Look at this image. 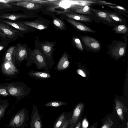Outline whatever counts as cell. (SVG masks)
Instances as JSON below:
<instances>
[{"mask_svg":"<svg viewBox=\"0 0 128 128\" xmlns=\"http://www.w3.org/2000/svg\"><path fill=\"white\" fill-rule=\"evenodd\" d=\"M28 110L24 108L18 112L10 120L8 126L12 128L27 127L29 117Z\"/></svg>","mask_w":128,"mask_h":128,"instance_id":"6da1fadb","label":"cell"},{"mask_svg":"<svg viewBox=\"0 0 128 128\" xmlns=\"http://www.w3.org/2000/svg\"><path fill=\"white\" fill-rule=\"evenodd\" d=\"M114 109L115 113H116L114 115L117 117L119 121L124 123L126 122L128 120V117L127 118L126 116V114H128V108L122 102L116 99L115 100Z\"/></svg>","mask_w":128,"mask_h":128,"instance_id":"7a4b0ae2","label":"cell"},{"mask_svg":"<svg viewBox=\"0 0 128 128\" xmlns=\"http://www.w3.org/2000/svg\"><path fill=\"white\" fill-rule=\"evenodd\" d=\"M84 107V104L83 102L79 103L75 106L69 123L70 128H74L79 119L82 117Z\"/></svg>","mask_w":128,"mask_h":128,"instance_id":"3957f363","label":"cell"},{"mask_svg":"<svg viewBox=\"0 0 128 128\" xmlns=\"http://www.w3.org/2000/svg\"><path fill=\"white\" fill-rule=\"evenodd\" d=\"M19 32L14 30L8 26L0 23V36L2 39L8 40H14Z\"/></svg>","mask_w":128,"mask_h":128,"instance_id":"277c9868","label":"cell"},{"mask_svg":"<svg viewBox=\"0 0 128 128\" xmlns=\"http://www.w3.org/2000/svg\"><path fill=\"white\" fill-rule=\"evenodd\" d=\"M30 128H42L41 117L37 106L33 104L30 123Z\"/></svg>","mask_w":128,"mask_h":128,"instance_id":"5b68a950","label":"cell"},{"mask_svg":"<svg viewBox=\"0 0 128 128\" xmlns=\"http://www.w3.org/2000/svg\"><path fill=\"white\" fill-rule=\"evenodd\" d=\"M119 121L113 113L108 114L101 120L102 125L100 128H115Z\"/></svg>","mask_w":128,"mask_h":128,"instance_id":"8992f818","label":"cell"},{"mask_svg":"<svg viewBox=\"0 0 128 128\" xmlns=\"http://www.w3.org/2000/svg\"><path fill=\"white\" fill-rule=\"evenodd\" d=\"M6 90L11 95L16 97H23L26 95L24 87L16 86L13 84L8 85L6 87Z\"/></svg>","mask_w":128,"mask_h":128,"instance_id":"52a82bcc","label":"cell"},{"mask_svg":"<svg viewBox=\"0 0 128 128\" xmlns=\"http://www.w3.org/2000/svg\"><path fill=\"white\" fill-rule=\"evenodd\" d=\"M2 66V72L8 75H13L18 72L12 60L4 61Z\"/></svg>","mask_w":128,"mask_h":128,"instance_id":"ba28073f","label":"cell"},{"mask_svg":"<svg viewBox=\"0 0 128 128\" xmlns=\"http://www.w3.org/2000/svg\"><path fill=\"white\" fill-rule=\"evenodd\" d=\"M27 54L25 46L19 44L16 47L14 54L18 60L22 61L26 58Z\"/></svg>","mask_w":128,"mask_h":128,"instance_id":"9c48e42d","label":"cell"},{"mask_svg":"<svg viewBox=\"0 0 128 128\" xmlns=\"http://www.w3.org/2000/svg\"><path fill=\"white\" fill-rule=\"evenodd\" d=\"M82 39L85 44L90 48L95 50H98L100 47L99 42L94 38L88 36H84Z\"/></svg>","mask_w":128,"mask_h":128,"instance_id":"30bf717a","label":"cell"},{"mask_svg":"<svg viewBox=\"0 0 128 128\" xmlns=\"http://www.w3.org/2000/svg\"><path fill=\"white\" fill-rule=\"evenodd\" d=\"M11 5L22 7L29 10H36L40 8L42 6L36 3L26 0V1L17 3H11Z\"/></svg>","mask_w":128,"mask_h":128,"instance_id":"8fae6325","label":"cell"},{"mask_svg":"<svg viewBox=\"0 0 128 128\" xmlns=\"http://www.w3.org/2000/svg\"><path fill=\"white\" fill-rule=\"evenodd\" d=\"M32 55L34 57L39 67L41 68L46 66L45 61L40 50L38 49H35L32 52Z\"/></svg>","mask_w":128,"mask_h":128,"instance_id":"7c38bea8","label":"cell"},{"mask_svg":"<svg viewBox=\"0 0 128 128\" xmlns=\"http://www.w3.org/2000/svg\"><path fill=\"white\" fill-rule=\"evenodd\" d=\"M67 21L80 30L92 33L95 32L94 31L92 30L88 27L72 19L68 18L67 19Z\"/></svg>","mask_w":128,"mask_h":128,"instance_id":"4fadbf2b","label":"cell"},{"mask_svg":"<svg viewBox=\"0 0 128 128\" xmlns=\"http://www.w3.org/2000/svg\"><path fill=\"white\" fill-rule=\"evenodd\" d=\"M54 44L53 42H48L41 45L42 50L47 58H50L52 53L53 50Z\"/></svg>","mask_w":128,"mask_h":128,"instance_id":"5bb4252c","label":"cell"},{"mask_svg":"<svg viewBox=\"0 0 128 128\" xmlns=\"http://www.w3.org/2000/svg\"><path fill=\"white\" fill-rule=\"evenodd\" d=\"M69 62L66 54H64L60 60L57 66L58 70H62L66 69L69 66Z\"/></svg>","mask_w":128,"mask_h":128,"instance_id":"9a60e30c","label":"cell"},{"mask_svg":"<svg viewBox=\"0 0 128 128\" xmlns=\"http://www.w3.org/2000/svg\"><path fill=\"white\" fill-rule=\"evenodd\" d=\"M3 22L7 24L10 25L17 29L23 31H26L29 28L28 26L22 23L14 22L5 20H4Z\"/></svg>","mask_w":128,"mask_h":128,"instance_id":"2e32d148","label":"cell"},{"mask_svg":"<svg viewBox=\"0 0 128 128\" xmlns=\"http://www.w3.org/2000/svg\"><path fill=\"white\" fill-rule=\"evenodd\" d=\"M29 75L34 78L42 79L48 78L50 77L49 74L44 72L31 71L29 73Z\"/></svg>","mask_w":128,"mask_h":128,"instance_id":"e0dca14e","label":"cell"},{"mask_svg":"<svg viewBox=\"0 0 128 128\" xmlns=\"http://www.w3.org/2000/svg\"><path fill=\"white\" fill-rule=\"evenodd\" d=\"M66 15L70 18L85 22H89L90 19L88 16L77 14H66Z\"/></svg>","mask_w":128,"mask_h":128,"instance_id":"ac0fdd59","label":"cell"},{"mask_svg":"<svg viewBox=\"0 0 128 128\" xmlns=\"http://www.w3.org/2000/svg\"><path fill=\"white\" fill-rule=\"evenodd\" d=\"M23 23L27 26L32 27L38 30H42L47 28L46 26L36 22H23Z\"/></svg>","mask_w":128,"mask_h":128,"instance_id":"d6986e66","label":"cell"},{"mask_svg":"<svg viewBox=\"0 0 128 128\" xmlns=\"http://www.w3.org/2000/svg\"><path fill=\"white\" fill-rule=\"evenodd\" d=\"M28 16L24 15H18L16 14H3L0 16L2 18L9 19L12 20H15L21 18H25Z\"/></svg>","mask_w":128,"mask_h":128,"instance_id":"ffe728a7","label":"cell"},{"mask_svg":"<svg viewBox=\"0 0 128 128\" xmlns=\"http://www.w3.org/2000/svg\"><path fill=\"white\" fill-rule=\"evenodd\" d=\"M66 112H64L56 119L53 125V128H59L63 122L65 118Z\"/></svg>","mask_w":128,"mask_h":128,"instance_id":"44dd1931","label":"cell"},{"mask_svg":"<svg viewBox=\"0 0 128 128\" xmlns=\"http://www.w3.org/2000/svg\"><path fill=\"white\" fill-rule=\"evenodd\" d=\"M72 114V112H66L65 118L61 126L59 128H68Z\"/></svg>","mask_w":128,"mask_h":128,"instance_id":"7402d4cb","label":"cell"},{"mask_svg":"<svg viewBox=\"0 0 128 128\" xmlns=\"http://www.w3.org/2000/svg\"><path fill=\"white\" fill-rule=\"evenodd\" d=\"M16 48V46H11L8 48L5 54L4 61L6 60H12V57Z\"/></svg>","mask_w":128,"mask_h":128,"instance_id":"603a6c76","label":"cell"},{"mask_svg":"<svg viewBox=\"0 0 128 128\" xmlns=\"http://www.w3.org/2000/svg\"><path fill=\"white\" fill-rule=\"evenodd\" d=\"M67 104V103L66 102L60 101H54L48 102L44 106L46 107H59Z\"/></svg>","mask_w":128,"mask_h":128,"instance_id":"cb8c5ba5","label":"cell"},{"mask_svg":"<svg viewBox=\"0 0 128 128\" xmlns=\"http://www.w3.org/2000/svg\"><path fill=\"white\" fill-rule=\"evenodd\" d=\"M114 30L117 33L125 34L128 31V28L126 26L120 25L115 27Z\"/></svg>","mask_w":128,"mask_h":128,"instance_id":"d4e9b609","label":"cell"},{"mask_svg":"<svg viewBox=\"0 0 128 128\" xmlns=\"http://www.w3.org/2000/svg\"><path fill=\"white\" fill-rule=\"evenodd\" d=\"M125 52V48H124L122 46L115 49L113 52V53L116 56L120 57L124 55Z\"/></svg>","mask_w":128,"mask_h":128,"instance_id":"484cf974","label":"cell"},{"mask_svg":"<svg viewBox=\"0 0 128 128\" xmlns=\"http://www.w3.org/2000/svg\"><path fill=\"white\" fill-rule=\"evenodd\" d=\"M90 8L87 6H85L83 8L76 10V12L80 14H90L91 13Z\"/></svg>","mask_w":128,"mask_h":128,"instance_id":"4316f807","label":"cell"},{"mask_svg":"<svg viewBox=\"0 0 128 128\" xmlns=\"http://www.w3.org/2000/svg\"><path fill=\"white\" fill-rule=\"evenodd\" d=\"M53 22L58 28L62 29L64 28L65 24L64 22L58 18L54 19Z\"/></svg>","mask_w":128,"mask_h":128,"instance_id":"83f0119b","label":"cell"},{"mask_svg":"<svg viewBox=\"0 0 128 128\" xmlns=\"http://www.w3.org/2000/svg\"><path fill=\"white\" fill-rule=\"evenodd\" d=\"M97 15L100 17L104 18L108 22H112L111 19L109 17L106 12H97Z\"/></svg>","mask_w":128,"mask_h":128,"instance_id":"f1b7e54d","label":"cell"},{"mask_svg":"<svg viewBox=\"0 0 128 128\" xmlns=\"http://www.w3.org/2000/svg\"><path fill=\"white\" fill-rule=\"evenodd\" d=\"M8 106V104H0V119L4 115L5 111Z\"/></svg>","mask_w":128,"mask_h":128,"instance_id":"f546056e","label":"cell"},{"mask_svg":"<svg viewBox=\"0 0 128 128\" xmlns=\"http://www.w3.org/2000/svg\"><path fill=\"white\" fill-rule=\"evenodd\" d=\"M89 123L86 114L82 118L80 128H88V127Z\"/></svg>","mask_w":128,"mask_h":128,"instance_id":"4dcf8cb0","label":"cell"},{"mask_svg":"<svg viewBox=\"0 0 128 128\" xmlns=\"http://www.w3.org/2000/svg\"><path fill=\"white\" fill-rule=\"evenodd\" d=\"M106 13L109 17L114 20L119 22H121L122 21V19L116 14L108 12H106Z\"/></svg>","mask_w":128,"mask_h":128,"instance_id":"1f68e13d","label":"cell"},{"mask_svg":"<svg viewBox=\"0 0 128 128\" xmlns=\"http://www.w3.org/2000/svg\"><path fill=\"white\" fill-rule=\"evenodd\" d=\"M73 40L76 47L80 50L82 51L83 49L80 40L76 38H74Z\"/></svg>","mask_w":128,"mask_h":128,"instance_id":"d6a6232c","label":"cell"},{"mask_svg":"<svg viewBox=\"0 0 128 128\" xmlns=\"http://www.w3.org/2000/svg\"><path fill=\"white\" fill-rule=\"evenodd\" d=\"M23 0H0V3L2 4H7L18 2L26 1Z\"/></svg>","mask_w":128,"mask_h":128,"instance_id":"836d02e7","label":"cell"},{"mask_svg":"<svg viewBox=\"0 0 128 128\" xmlns=\"http://www.w3.org/2000/svg\"><path fill=\"white\" fill-rule=\"evenodd\" d=\"M115 128H128V120L125 123L119 122Z\"/></svg>","mask_w":128,"mask_h":128,"instance_id":"e575fe53","label":"cell"},{"mask_svg":"<svg viewBox=\"0 0 128 128\" xmlns=\"http://www.w3.org/2000/svg\"><path fill=\"white\" fill-rule=\"evenodd\" d=\"M77 73L83 77L86 76V74L85 72L81 69H78L76 70Z\"/></svg>","mask_w":128,"mask_h":128,"instance_id":"d590c367","label":"cell"},{"mask_svg":"<svg viewBox=\"0 0 128 128\" xmlns=\"http://www.w3.org/2000/svg\"><path fill=\"white\" fill-rule=\"evenodd\" d=\"M6 41H2L0 42V51L2 50L4 48H6L8 44L6 43Z\"/></svg>","mask_w":128,"mask_h":128,"instance_id":"8d00e7d4","label":"cell"},{"mask_svg":"<svg viewBox=\"0 0 128 128\" xmlns=\"http://www.w3.org/2000/svg\"><path fill=\"white\" fill-rule=\"evenodd\" d=\"M0 94L4 96H7L9 95V93L5 89L0 88Z\"/></svg>","mask_w":128,"mask_h":128,"instance_id":"74e56055","label":"cell"},{"mask_svg":"<svg viewBox=\"0 0 128 128\" xmlns=\"http://www.w3.org/2000/svg\"><path fill=\"white\" fill-rule=\"evenodd\" d=\"M82 117L80 118L74 128H80Z\"/></svg>","mask_w":128,"mask_h":128,"instance_id":"f35d334b","label":"cell"},{"mask_svg":"<svg viewBox=\"0 0 128 128\" xmlns=\"http://www.w3.org/2000/svg\"><path fill=\"white\" fill-rule=\"evenodd\" d=\"M110 7L112 8H116L121 10L123 11H126V10L124 8L120 6H110Z\"/></svg>","mask_w":128,"mask_h":128,"instance_id":"ab89813d","label":"cell"},{"mask_svg":"<svg viewBox=\"0 0 128 128\" xmlns=\"http://www.w3.org/2000/svg\"><path fill=\"white\" fill-rule=\"evenodd\" d=\"M98 3L103 4H110V5H116V4H112L110 3H109V2H106L105 1H102V0H98Z\"/></svg>","mask_w":128,"mask_h":128,"instance_id":"60d3db41","label":"cell"},{"mask_svg":"<svg viewBox=\"0 0 128 128\" xmlns=\"http://www.w3.org/2000/svg\"><path fill=\"white\" fill-rule=\"evenodd\" d=\"M98 125V122H96L88 128H97Z\"/></svg>","mask_w":128,"mask_h":128,"instance_id":"b9f144b4","label":"cell"},{"mask_svg":"<svg viewBox=\"0 0 128 128\" xmlns=\"http://www.w3.org/2000/svg\"><path fill=\"white\" fill-rule=\"evenodd\" d=\"M0 6H1V4H0ZM0 8H2V7H0Z\"/></svg>","mask_w":128,"mask_h":128,"instance_id":"7bdbcfd3","label":"cell"},{"mask_svg":"<svg viewBox=\"0 0 128 128\" xmlns=\"http://www.w3.org/2000/svg\"><path fill=\"white\" fill-rule=\"evenodd\" d=\"M1 88V87L0 86V88Z\"/></svg>","mask_w":128,"mask_h":128,"instance_id":"ee69618b","label":"cell"}]
</instances>
